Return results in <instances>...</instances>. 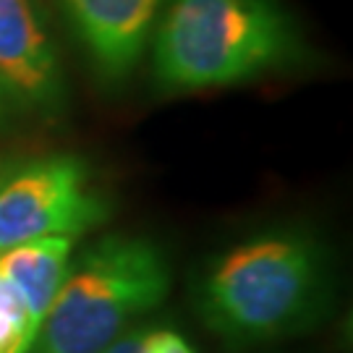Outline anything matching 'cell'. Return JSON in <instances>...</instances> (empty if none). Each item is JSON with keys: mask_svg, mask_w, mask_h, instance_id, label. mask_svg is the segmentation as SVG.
<instances>
[{"mask_svg": "<svg viewBox=\"0 0 353 353\" xmlns=\"http://www.w3.org/2000/svg\"><path fill=\"white\" fill-rule=\"evenodd\" d=\"M301 55L299 26L278 0H170L154 37V74L178 92L228 87Z\"/></svg>", "mask_w": 353, "mask_h": 353, "instance_id": "cell-1", "label": "cell"}, {"mask_svg": "<svg viewBox=\"0 0 353 353\" xmlns=\"http://www.w3.org/2000/svg\"><path fill=\"white\" fill-rule=\"evenodd\" d=\"M325 252L301 230H272L225 252L199 283L204 322L230 343L280 338L316 314Z\"/></svg>", "mask_w": 353, "mask_h": 353, "instance_id": "cell-2", "label": "cell"}, {"mask_svg": "<svg viewBox=\"0 0 353 353\" xmlns=\"http://www.w3.org/2000/svg\"><path fill=\"white\" fill-rule=\"evenodd\" d=\"M170 288L163 249L141 236H105L76 265L29 353H100Z\"/></svg>", "mask_w": 353, "mask_h": 353, "instance_id": "cell-3", "label": "cell"}, {"mask_svg": "<svg viewBox=\"0 0 353 353\" xmlns=\"http://www.w3.org/2000/svg\"><path fill=\"white\" fill-rule=\"evenodd\" d=\"M110 214L92 189L87 165L74 154H48L13 170L0 183V252L48 236L76 239Z\"/></svg>", "mask_w": 353, "mask_h": 353, "instance_id": "cell-4", "label": "cell"}, {"mask_svg": "<svg viewBox=\"0 0 353 353\" xmlns=\"http://www.w3.org/2000/svg\"><path fill=\"white\" fill-rule=\"evenodd\" d=\"M0 81L26 113L63 110V68L37 0H0Z\"/></svg>", "mask_w": 353, "mask_h": 353, "instance_id": "cell-5", "label": "cell"}, {"mask_svg": "<svg viewBox=\"0 0 353 353\" xmlns=\"http://www.w3.org/2000/svg\"><path fill=\"white\" fill-rule=\"evenodd\" d=\"M76 37L108 81L126 79L144 55L163 0H61Z\"/></svg>", "mask_w": 353, "mask_h": 353, "instance_id": "cell-6", "label": "cell"}, {"mask_svg": "<svg viewBox=\"0 0 353 353\" xmlns=\"http://www.w3.org/2000/svg\"><path fill=\"white\" fill-rule=\"evenodd\" d=\"M74 239L48 236L0 252V275L24 299L34 327H42L71 270Z\"/></svg>", "mask_w": 353, "mask_h": 353, "instance_id": "cell-7", "label": "cell"}, {"mask_svg": "<svg viewBox=\"0 0 353 353\" xmlns=\"http://www.w3.org/2000/svg\"><path fill=\"white\" fill-rule=\"evenodd\" d=\"M37 341V327L24 299L0 275V353H29Z\"/></svg>", "mask_w": 353, "mask_h": 353, "instance_id": "cell-8", "label": "cell"}, {"mask_svg": "<svg viewBox=\"0 0 353 353\" xmlns=\"http://www.w3.org/2000/svg\"><path fill=\"white\" fill-rule=\"evenodd\" d=\"M147 353H194V348L183 335H178L173 330H150Z\"/></svg>", "mask_w": 353, "mask_h": 353, "instance_id": "cell-9", "label": "cell"}, {"mask_svg": "<svg viewBox=\"0 0 353 353\" xmlns=\"http://www.w3.org/2000/svg\"><path fill=\"white\" fill-rule=\"evenodd\" d=\"M147 335H150V330H131V332H123L121 338H115V341L100 353H147Z\"/></svg>", "mask_w": 353, "mask_h": 353, "instance_id": "cell-10", "label": "cell"}, {"mask_svg": "<svg viewBox=\"0 0 353 353\" xmlns=\"http://www.w3.org/2000/svg\"><path fill=\"white\" fill-rule=\"evenodd\" d=\"M19 115H26L21 102L13 97V92L0 81V128L11 126Z\"/></svg>", "mask_w": 353, "mask_h": 353, "instance_id": "cell-11", "label": "cell"}, {"mask_svg": "<svg viewBox=\"0 0 353 353\" xmlns=\"http://www.w3.org/2000/svg\"><path fill=\"white\" fill-rule=\"evenodd\" d=\"M11 173V165H6V163H0V183L6 181V176Z\"/></svg>", "mask_w": 353, "mask_h": 353, "instance_id": "cell-12", "label": "cell"}]
</instances>
